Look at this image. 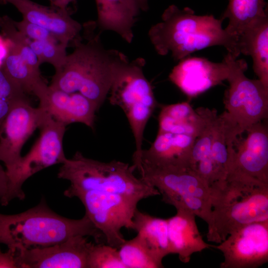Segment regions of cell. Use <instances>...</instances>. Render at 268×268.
Wrapping results in <instances>:
<instances>
[{"label":"cell","mask_w":268,"mask_h":268,"mask_svg":"<svg viewBox=\"0 0 268 268\" xmlns=\"http://www.w3.org/2000/svg\"><path fill=\"white\" fill-rule=\"evenodd\" d=\"M97 28L96 21L82 26V36L72 41L74 49L55 72L50 86L69 93L78 92L99 109L118 69L129 60L118 50L105 48L100 38L102 31H97Z\"/></svg>","instance_id":"obj_1"},{"label":"cell","mask_w":268,"mask_h":268,"mask_svg":"<svg viewBox=\"0 0 268 268\" xmlns=\"http://www.w3.org/2000/svg\"><path fill=\"white\" fill-rule=\"evenodd\" d=\"M223 20L212 14L197 15L189 7L171 4L164 10L161 21L150 28L148 36L158 54L170 52L176 61L215 46L224 47L237 58L240 55L238 40L222 28Z\"/></svg>","instance_id":"obj_2"},{"label":"cell","mask_w":268,"mask_h":268,"mask_svg":"<svg viewBox=\"0 0 268 268\" xmlns=\"http://www.w3.org/2000/svg\"><path fill=\"white\" fill-rule=\"evenodd\" d=\"M77 235L91 236L97 243L105 239L86 215L78 219L62 216L52 210L44 198L22 212L0 213V244L14 251L49 246Z\"/></svg>","instance_id":"obj_3"},{"label":"cell","mask_w":268,"mask_h":268,"mask_svg":"<svg viewBox=\"0 0 268 268\" xmlns=\"http://www.w3.org/2000/svg\"><path fill=\"white\" fill-rule=\"evenodd\" d=\"M210 187L208 241L220 243L245 225L268 221V184L253 179L227 178Z\"/></svg>","instance_id":"obj_4"},{"label":"cell","mask_w":268,"mask_h":268,"mask_svg":"<svg viewBox=\"0 0 268 268\" xmlns=\"http://www.w3.org/2000/svg\"><path fill=\"white\" fill-rule=\"evenodd\" d=\"M134 170L128 163L116 160L102 162L76 151L62 164L58 177L70 182L64 193L69 198L76 192L91 190L120 194L139 201L160 195L156 188L135 177Z\"/></svg>","instance_id":"obj_5"},{"label":"cell","mask_w":268,"mask_h":268,"mask_svg":"<svg viewBox=\"0 0 268 268\" xmlns=\"http://www.w3.org/2000/svg\"><path fill=\"white\" fill-rule=\"evenodd\" d=\"M132 165L141 179L158 190L164 202L176 209L191 211L208 223L211 189L196 172L188 168L157 166L141 160L133 162Z\"/></svg>","instance_id":"obj_6"},{"label":"cell","mask_w":268,"mask_h":268,"mask_svg":"<svg viewBox=\"0 0 268 268\" xmlns=\"http://www.w3.org/2000/svg\"><path fill=\"white\" fill-rule=\"evenodd\" d=\"M145 61H128L118 69L109 94L110 103L120 107L129 121L135 142L133 157L142 150L144 131L156 105L152 86L144 75Z\"/></svg>","instance_id":"obj_7"},{"label":"cell","mask_w":268,"mask_h":268,"mask_svg":"<svg viewBox=\"0 0 268 268\" xmlns=\"http://www.w3.org/2000/svg\"><path fill=\"white\" fill-rule=\"evenodd\" d=\"M224 59L229 67V86L225 93V110L221 115L239 136L268 118V89L259 79L245 75L248 65L245 60L237 59L229 53Z\"/></svg>","instance_id":"obj_8"},{"label":"cell","mask_w":268,"mask_h":268,"mask_svg":"<svg viewBox=\"0 0 268 268\" xmlns=\"http://www.w3.org/2000/svg\"><path fill=\"white\" fill-rule=\"evenodd\" d=\"M39 129V138L29 151L21 156L14 172L8 177L5 206L13 199H25L22 186L29 178L47 167L62 164L67 159L63 148L66 126L46 113Z\"/></svg>","instance_id":"obj_9"},{"label":"cell","mask_w":268,"mask_h":268,"mask_svg":"<svg viewBox=\"0 0 268 268\" xmlns=\"http://www.w3.org/2000/svg\"><path fill=\"white\" fill-rule=\"evenodd\" d=\"M85 214L104 236L107 244L119 248L125 242L123 228L134 230L133 218L139 201L124 195L98 191L78 192Z\"/></svg>","instance_id":"obj_10"},{"label":"cell","mask_w":268,"mask_h":268,"mask_svg":"<svg viewBox=\"0 0 268 268\" xmlns=\"http://www.w3.org/2000/svg\"><path fill=\"white\" fill-rule=\"evenodd\" d=\"M46 114L40 107L32 106L26 97L12 102L0 128V161L4 163L8 177L19 164L24 144L39 128Z\"/></svg>","instance_id":"obj_11"},{"label":"cell","mask_w":268,"mask_h":268,"mask_svg":"<svg viewBox=\"0 0 268 268\" xmlns=\"http://www.w3.org/2000/svg\"><path fill=\"white\" fill-rule=\"evenodd\" d=\"M264 121L248 129L245 138L228 144L226 178L254 179L268 184V127Z\"/></svg>","instance_id":"obj_12"},{"label":"cell","mask_w":268,"mask_h":268,"mask_svg":"<svg viewBox=\"0 0 268 268\" xmlns=\"http://www.w3.org/2000/svg\"><path fill=\"white\" fill-rule=\"evenodd\" d=\"M223 254L221 268H256L268 261V221L245 225L217 246Z\"/></svg>","instance_id":"obj_13"},{"label":"cell","mask_w":268,"mask_h":268,"mask_svg":"<svg viewBox=\"0 0 268 268\" xmlns=\"http://www.w3.org/2000/svg\"><path fill=\"white\" fill-rule=\"evenodd\" d=\"M93 243L77 235L53 245L16 251L18 268H87Z\"/></svg>","instance_id":"obj_14"},{"label":"cell","mask_w":268,"mask_h":268,"mask_svg":"<svg viewBox=\"0 0 268 268\" xmlns=\"http://www.w3.org/2000/svg\"><path fill=\"white\" fill-rule=\"evenodd\" d=\"M229 72L225 59L215 63L201 57H186L170 72V80L189 98L196 97L227 80Z\"/></svg>","instance_id":"obj_15"},{"label":"cell","mask_w":268,"mask_h":268,"mask_svg":"<svg viewBox=\"0 0 268 268\" xmlns=\"http://www.w3.org/2000/svg\"><path fill=\"white\" fill-rule=\"evenodd\" d=\"M35 95L39 100V107L55 120L66 126L80 123L93 129L95 113L98 109L80 93H67L45 84Z\"/></svg>","instance_id":"obj_16"},{"label":"cell","mask_w":268,"mask_h":268,"mask_svg":"<svg viewBox=\"0 0 268 268\" xmlns=\"http://www.w3.org/2000/svg\"><path fill=\"white\" fill-rule=\"evenodd\" d=\"M7 3L17 9L23 19L46 29L66 45L77 37L82 29V26L71 18L68 9L47 6L31 0H3V4Z\"/></svg>","instance_id":"obj_17"},{"label":"cell","mask_w":268,"mask_h":268,"mask_svg":"<svg viewBox=\"0 0 268 268\" xmlns=\"http://www.w3.org/2000/svg\"><path fill=\"white\" fill-rule=\"evenodd\" d=\"M196 137L186 134L157 133L150 147L142 150L139 156L133 158L161 166L190 168L192 148Z\"/></svg>","instance_id":"obj_18"},{"label":"cell","mask_w":268,"mask_h":268,"mask_svg":"<svg viewBox=\"0 0 268 268\" xmlns=\"http://www.w3.org/2000/svg\"><path fill=\"white\" fill-rule=\"evenodd\" d=\"M176 214L167 219L171 254H177L184 263H189L195 253L211 246L203 239L193 212L178 209Z\"/></svg>","instance_id":"obj_19"},{"label":"cell","mask_w":268,"mask_h":268,"mask_svg":"<svg viewBox=\"0 0 268 268\" xmlns=\"http://www.w3.org/2000/svg\"><path fill=\"white\" fill-rule=\"evenodd\" d=\"M99 29L116 32L131 43L140 8L136 0H95Z\"/></svg>","instance_id":"obj_20"},{"label":"cell","mask_w":268,"mask_h":268,"mask_svg":"<svg viewBox=\"0 0 268 268\" xmlns=\"http://www.w3.org/2000/svg\"><path fill=\"white\" fill-rule=\"evenodd\" d=\"M238 45L240 54L252 57L255 73L268 89V16L249 25L239 37Z\"/></svg>","instance_id":"obj_21"},{"label":"cell","mask_w":268,"mask_h":268,"mask_svg":"<svg viewBox=\"0 0 268 268\" xmlns=\"http://www.w3.org/2000/svg\"><path fill=\"white\" fill-rule=\"evenodd\" d=\"M204 125L203 115L189 102L162 107L158 116V133L186 134L197 137Z\"/></svg>","instance_id":"obj_22"},{"label":"cell","mask_w":268,"mask_h":268,"mask_svg":"<svg viewBox=\"0 0 268 268\" xmlns=\"http://www.w3.org/2000/svg\"><path fill=\"white\" fill-rule=\"evenodd\" d=\"M137 236L155 258L162 262L171 254L167 219L157 217L136 209L133 218Z\"/></svg>","instance_id":"obj_23"},{"label":"cell","mask_w":268,"mask_h":268,"mask_svg":"<svg viewBox=\"0 0 268 268\" xmlns=\"http://www.w3.org/2000/svg\"><path fill=\"white\" fill-rule=\"evenodd\" d=\"M268 16L265 0H228L222 16L228 19L225 30L238 40L243 31L257 20Z\"/></svg>","instance_id":"obj_24"},{"label":"cell","mask_w":268,"mask_h":268,"mask_svg":"<svg viewBox=\"0 0 268 268\" xmlns=\"http://www.w3.org/2000/svg\"><path fill=\"white\" fill-rule=\"evenodd\" d=\"M6 52L1 67L25 93L35 95L45 83L41 74L34 71L21 58L14 47L7 40Z\"/></svg>","instance_id":"obj_25"},{"label":"cell","mask_w":268,"mask_h":268,"mask_svg":"<svg viewBox=\"0 0 268 268\" xmlns=\"http://www.w3.org/2000/svg\"><path fill=\"white\" fill-rule=\"evenodd\" d=\"M121 259L126 268H163L148 249L136 236L126 240L119 248Z\"/></svg>","instance_id":"obj_26"},{"label":"cell","mask_w":268,"mask_h":268,"mask_svg":"<svg viewBox=\"0 0 268 268\" xmlns=\"http://www.w3.org/2000/svg\"><path fill=\"white\" fill-rule=\"evenodd\" d=\"M0 29L3 38L16 49L23 60L36 72L40 73L38 58L30 46V40L15 26L6 15L0 17Z\"/></svg>","instance_id":"obj_27"},{"label":"cell","mask_w":268,"mask_h":268,"mask_svg":"<svg viewBox=\"0 0 268 268\" xmlns=\"http://www.w3.org/2000/svg\"><path fill=\"white\" fill-rule=\"evenodd\" d=\"M30 46L37 55L40 65L48 63L53 66L56 72L63 67L67 55V45L61 42L30 40Z\"/></svg>","instance_id":"obj_28"},{"label":"cell","mask_w":268,"mask_h":268,"mask_svg":"<svg viewBox=\"0 0 268 268\" xmlns=\"http://www.w3.org/2000/svg\"><path fill=\"white\" fill-rule=\"evenodd\" d=\"M87 268H126L119 249L104 243H93L87 257Z\"/></svg>","instance_id":"obj_29"},{"label":"cell","mask_w":268,"mask_h":268,"mask_svg":"<svg viewBox=\"0 0 268 268\" xmlns=\"http://www.w3.org/2000/svg\"><path fill=\"white\" fill-rule=\"evenodd\" d=\"M13 23L17 30L30 40L61 42L56 36L46 29L25 19L18 22L13 21Z\"/></svg>","instance_id":"obj_30"},{"label":"cell","mask_w":268,"mask_h":268,"mask_svg":"<svg viewBox=\"0 0 268 268\" xmlns=\"http://www.w3.org/2000/svg\"><path fill=\"white\" fill-rule=\"evenodd\" d=\"M25 93L0 67V99L12 102L26 97Z\"/></svg>","instance_id":"obj_31"},{"label":"cell","mask_w":268,"mask_h":268,"mask_svg":"<svg viewBox=\"0 0 268 268\" xmlns=\"http://www.w3.org/2000/svg\"><path fill=\"white\" fill-rule=\"evenodd\" d=\"M0 268H18L16 251L8 249L2 252L0 247Z\"/></svg>","instance_id":"obj_32"},{"label":"cell","mask_w":268,"mask_h":268,"mask_svg":"<svg viewBox=\"0 0 268 268\" xmlns=\"http://www.w3.org/2000/svg\"><path fill=\"white\" fill-rule=\"evenodd\" d=\"M8 177L6 170L4 169L0 163V204L2 206H4L8 193Z\"/></svg>","instance_id":"obj_33"},{"label":"cell","mask_w":268,"mask_h":268,"mask_svg":"<svg viewBox=\"0 0 268 268\" xmlns=\"http://www.w3.org/2000/svg\"><path fill=\"white\" fill-rule=\"evenodd\" d=\"M13 102L0 99V128L11 109Z\"/></svg>","instance_id":"obj_34"},{"label":"cell","mask_w":268,"mask_h":268,"mask_svg":"<svg viewBox=\"0 0 268 268\" xmlns=\"http://www.w3.org/2000/svg\"><path fill=\"white\" fill-rule=\"evenodd\" d=\"M51 5L63 9H67L68 5L75 0H49Z\"/></svg>","instance_id":"obj_35"},{"label":"cell","mask_w":268,"mask_h":268,"mask_svg":"<svg viewBox=\"0 0 268 268\" xmlns=\"http://www.w3.org/2000/svg\"><path fill=\"white\" fill-rule=\"evenodd\" d=\"M140 9L142 11H146L148 9V0H136Z\"/></svg>","instance_id":"obj_36"},{"label":"cell","mask_w":268,"mask_h":268,"mask_svg":"<svg viewBox=\"0 0 268 268\" xmlns=\"http://www.w3.org/2000/svg\"><path fill=\"white\" fill-rule=\"evenodd\" d=\"M3 4V0H0V5Z\"/></svg>","instance_id":"obj_37"}]
</instances>
